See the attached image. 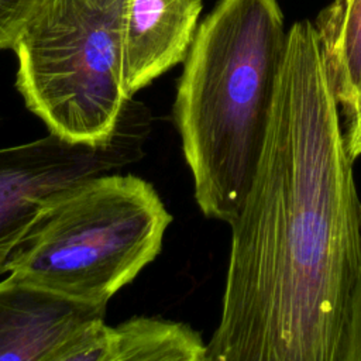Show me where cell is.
I'll return each mask as SVG.
<instances>
[{"mask_svg":"<svg viewBox=\"0 0 361 361\" xmlns=\"http://www.w3.org/2000/svg\"><path fill=\"white\" fill-rule=\"evenodd\" d=\"M338 100L309 20L288 31L272 117L230 224L206 361H345L361 268V202Z\"/></svg>","mask_w":361,"mask_h":361,"instance_id":"cell-1","label":"cell"},{"mask_svg":"<svg viewBox=\"0 0 361 361\" xmlns=\"http://www.w3.org/2000/svg\"><path fill=\"white\" fill-rule=\"evenodd\" d=\"M288 31L276 0H219L199 23L173 120L200 212L231 224L259 164Z\"/></svg>","mask_w":361,"mask_h":361,"instance_id":"cell-2","label":"cell"},{"mask_svg":"<svg viewBox=\"0 0 361 361\" xmlns=\"http://www.w3.org/2000/svg\"><path fill=\"white\" fill-rule=\"evenodd\" d=\"M345 127L344 138L347 149L353 159L361 155V93L357 97L354 106L344 114Z\"/></svg>","mask_w":361,"mask_h":361,"instance_id":"cell-12","label":"cell"},{"mask_svg":"<svg viewBox=\"0 0 361 361\" xmlns=\"http://www.w3.org/2000/svg\"><path fill=\"white\" fill-rule=\"evenodd\" d=\"M106 307L10 274L0 281V361H58L72 338L104 319Z\"/></svg>","mask_w":361,"mask_h":361,"instance_id":"cell-6","label":"cell"},{"mask_svg":"<svg viewBox=\"0 0 361 361\" xmlns=\"http://www.w3.org/2000/svg\"><path fill=\"white\" fill-rule=\"evenodd\" d=\"M345 361H361V268L353 299Z\"/></svg>","mask_w":361,"mask_h":361,"instance_id":"cell-11","label":"cell"},{"mask_svg":"<svg viewBox=\"0 0 361 361\" xmlns=\"http://www.w3.org/2000/svg\"><path fill=\"white\" fill-rule=\"evenodd\" d=\"M148 109L128 100L114 134L75 142L56 134L0 148V276L8 257L41 209L63 189L141 159L151 133Z\"/></svg>","mask_w":361,"mask_h":361,"instance_id":"cell-5","label":"cell"},{"mask_svg":"<svg viewBox=\"0 0 361 361\" xmlns=\"http://www.w3.org/2000/svg\"><path fill=\"white\" fill-rule=\"evenodd\" d=\"M172 216L133 173H102L58 193L14 245L7 272L99 306L159 254Z\"/></svg>","mask_w":361,"mask_h":361,"instance_id":"cell-3","label":"cell"},{"mask_svg":"<svg viewBox=\"0 0 361 361\" xmlns=\"http://www.w3.org/2000/svg\"><path fill=\"white\" fill-rule=\"evenodd\" d=\"M202 7V0H126L123 76L130 99L183 62Z\"/></svg>","mask_w":361,"mask_h":361,"instance_id":"cell-7","label":"cell"},{"mask_svg":"<svg viewBox=\"0 0 361 361\" xmlns=\"http://www.w3.org/2000/svg\"><path fill=\"white\" fill-rule=\"evenodd\" d=\"M42 0H0V51L13 49Z\"/></svg>","mask_w":361,"mask_h":361,"instance_id":"cell-10","label":"cell"},{"mask_svg":"<svg viewBox=\"0 0 361 361\" xmlns=\"http://www.w3.org/2000/svg\"><path fill=\"white\" fill-rule=\"evenodd\" d=\"M313 24L327 78L345 114L361 93V0H333Z\"/></svg>","mask_w":361,"mask_h":361,"instance_id":"cell-9","label":"cell"},{"mask_svg":"<svg viewBox=\"0 0 361 361\" xmlns=\"http://www.w3.org/2000/svg\"><path fill=\"white\" fill-rule=\"evenodd\" d=\"M126 0H42L13 51L16 87L49 133L110 138L130 100L123 76Z\"/></svg>","mask_w":361,"mask_h":361,"instance_id":"cell-4","label":"cell"},{"mask_svg":"<svg viewBox=\"0 0 361 361\" xmlns=\"http://www.w3.org/2000/svg\"><path fill=\"white\" fill-rule=\"evenodd\" d=\"M207 343L190 326L137 316L117 326L104 319L86 327L66 351V361H206Z\"/></svg>","mask_w":361,"mask_h":361,"instance_id":"cell-8","label":"cell"}]
</instances>
